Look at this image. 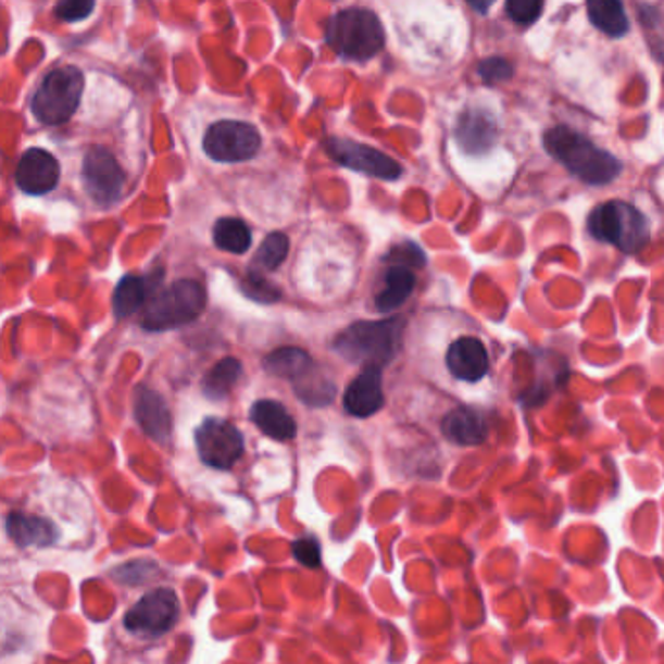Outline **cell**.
<instances>
[{"label":"cell","mask_w":664,"mask_h":664,"mask_svg":"<svg viewBox=\"0 0 664 664\" xmlns=\"http://www.w3.org/2000/svg\"><path fill=\"white\" fill-rule=\"evenodd\" d=\"M327 43L348 61H367L385 46V29L372 10H340L328 20Z\"/></svg>","instance_id":"277c9868"},{"label":"cell","mask_w":664,"mask_h":664,"mask_svg":"<svg viewBox=\"0 0 664 664\" xmlns=\"http://www.w3.org/2000/svg\"><path fill=\"white\" fill-rule=\"evenodd\" d=\"M204 308L206 291L202 284L183 278L165 288H154L146 301L140 325L150 333L172 330L197 321Z\"/></svg>","instance_id":"3957f363"},{"label":"cell","mask_w":664,"mask_h":664,"mask_svg":"<svg viewBox=\"0 0 664 664\" xmlns=\"http://www.w3.org/2000/svg\"><path fill=\"white\" fill-rule=\"evenodd\" d=\"M404 327L402 317L358 321L335 338L333 350L350 364L381 369L399 354Z\"/></svg>","instance_id":"6da1fadb"},{"label":"cell","mask_w":664,"mask_h":664,"mask_svg":"<svg viewBox=\"0 0 664 664\" xmlns=\"http://www.w3.org/2000/svg\"><path fill=\"white\" fill-rule=\"evenodd\" d=\"M446 362L451 375L464 383L480 381L490 369L488 350L474 337L456 338L447 350Z\"/></svg>","instance_id":"4fadbf2b"},{"label":"cell","mask_w":664,"mask_h":664,"mask_svg":"<svg viewBox=\"0 0 664 664\" xmlns=\"http://www.w3.org/2000/svg\"><path fill=\"white\" fill-rule=\"evenodd\" d=\"M263 365L266 374L293 383L298 377L305 374L308 369H311L315 362H313V358L305 350L288 347L278 348V350L271 352V354L264 358Z\"/></svg>","instance_id":"603a6c76"},{"label":"cell","mask_w":664,"mask_h":664,"mask_svg":"<svg viewBox=\"0 0 664 664\" xmlns=\"http://www.w3.org/2000/svg\"><path fill=\"white\" fill-rule=\"evenodd\" d=\"M243 372V365L236 358H224L202 379V392L210 401H222L236 387Z\"/></svg>","instance_id":"d4e9b609"},{"label":"cell","mask_w":664,"mask_h":664,"mask_svg":"<svg viewBox=\"0 0 664 664\" xmlns=\"http://www.w3.org/2000/svg\"><path fill=\"white\" fill-rule=\"evenodd\" d=\"M589 231L594 239L618 247L624 253H637L649 239V220L643 212L624 201L599 204L589 216Z\"/></svg>","instance_id":"5b68a950"},{"label":"cell","mask_w":664,"mask_h":664,"mask_svg":"<svg viewBox=\"0 0 664 664\" xmlns=\"http://www.w3.org/2000/svg\"><path fill=\"white\" fill-rule=\"evenodd\" d=\"M7 533L14 540V544H18L20 548L51 547L59 538L55 523H51L46 517L22 513V511L10 513L7 519Z\"/></svg>","instance_id":"e0dca14e"},{"label":"cell","mask_w":664,"mask_h":664,"mask_svg":"<svg viewBox=\"0 0 664 664\" xmlns=\"http://www.w3.org/2000/svg\"><path fill=\"white\" fill-rule=\"evenodd\" d=\"M61 179V165L55 155L43 148H32L20 158L16 185L32 197L53 191Z\"/></svg>","instance_id":"7c38bea8"},{"label":"cell","mask_w":664,"mask_h":664,"mask_svg":"<svg viewBox=\"0 0 664 664\" xmlns=\"http://www.w3.org/2000/svg\"><path fill=\"white\" fill-rule=\"evenodd\" d=\"M135 418L146 436L158 443H165L172 437V412L164 397L154 389L138 387L135 392Z\"/></svg>","instance_id":"5bb4252c"},{"label":"cell","mask_w":664,"mask_h":664,"mask_svg":"<svg viewBox=\"0 0 664 664\" xmlns=\"http://www.w3.org/2000/svg\"><path fill=\"white\" fill-rule=\"evenodd\" d=\"M84 74L76 66H59L47 74L32 98L34 117L57 127L73 117L83 100Z\"/></svg>","instance_id":"8992f818"},{"label":"cell","mask_w":664,"mask_h":664,"mask_svg":"<svg viewBox=\"0 0 664 664\" xmlns=\"http://www.w3.org/2000/svg\"><path fill=\"white\" fill-rule=\"evenodd\" d=\"M496 138H498V125L486 111H464L456 121L455 140L464 154H486L491 150V146L496 145Z\"/></svg>","instance_id":"2e32d148"},{"label":"cell","mask_w":664,"mask_h":664,"mask_svg":"<svg viewBox=\"0 0 664 664\" xmlns=\"http://www.w3.org/2000/svg\"><path fill=\"white\" fill-rule=\"evenodd\" d=\"M385 404L383 375L379 367H364V372L348 385L344 410L355 418H369Z\"/></svg>","instance_id":"9a60e30c"},{"label":"cell","mask_w":664,"mask_h":664,"mask_svg":"<svg viewBox=\"0 0 664 664\" xmlns=\"http://www.w3.org/2000/svg\"><path fill=\"white\" fill-rule=\"evenodd\" d=\"M293 385V392L301 402L308 406H327L337 397V385L325 375L317 364L308 369L305 374L298 377Z\"/></svg>","instance_id":"7402d4cb"},{"label":"cell","mask_w":664,"mask_h":664,"mask_svg":"<svg viewBox=\"0 0 664 664\" xmlns=\"http://www.w3.org/2000/svg\"><path fill=\"white\" fill-rule=\"evenodd\" d=\"M478 74L483 76L484 83H503V80H510L513 76V66H511L510 61H505L501 57H491V59H486L480 63Z\"/></svg>","instance_id":"1f68e13d"},{"label":"cell","mask_w":664,"mask_h":664,"mask_svg":"<svg viewBox=\"0 0 664 664\" xmlns=\"http://www.w3.org/2000/svg\"><path fill=\"white\" fill-rule=\"evenodd\" d=\"M83 181L96 204L111 206L121 199L125 187V172L115 155L103 146H93L84 155Z\"/></svg>","instance_id":"8fae6325"},{"label":"cell","mask_w":664,"mask_h":664,"mask_svg":"<svg viewBox=\"0 0 664 664\" xmlns=\"http://www.w3.org/2000/svg\"><path fill=\"white\" fill-rule=\"evenodd\" d=\"M587 12L594 28L610 37L628 34L629 20L622 0H587Z\"/></svg>","instance_id":"cb8c5ba5"},{"label":"cell","mask_w":664,"mask_h":664,"mask_svg":"<svg viewBox=\"0 0 664 664\" xmlns=\"http://www.w3.org/2000/svg\"><path fill=\"white\" fill-rule=\"evenodd\" d=\"M179 618V601L172 589H154L125 614V628L137 636L160 637Z\"/></svg>","instance_id":"9c48e42d"},{"label":"cell","mask_w":664,"mask_h":664,"mask_svg":"<svg viewBox=\"0 0 664 664\" xmlns=\"http://www.w3.org/2000/svg\"><path fill=\"white\" fill-rule=\"evenodd\" d=\"M212 236L218 249L234 255H243L253 246L251 229L239 218H220Z\"/></svg>","instance_id":"484cf974"},{"label":"cell","mask_w":664,"mask_h":664,"mask_svg":"<svg viewBox=\"0 0 664 664\" xmlns=\"http://www.w3.org/2000/svg\"><path fill=\"white\" fill-rule=\"evenodd\" d=\"M96 9V0H59L55 7L57 18L63 22H83Z\"/></svg>","instance_id":"f546056e"},{"label":"cell","mask_w":664,"mask_h":664,"mask_svg":"<svg viewBox=\"0 0 664 664\" xmlns=\"http://www.w3.org/2000/svg\"><path fill=\"white\" fill-rule=\"evenodd\" d=\"M251 419L264 436L273 437L276 441H291L298 436V424L291 418L290 412L278 401H256L251 406Z\"/></svg>","instance_id":"d6986e66"},{"label":"cell","mask_w":664,"mask_h":664,"mask_svg":"<svg viewBox=\"0 0 664 664\" xmlns=\"http://www.w3.org/2000/svg\"><path fill=\"white\" fill-rule=\"evenodd\" d=\"M544 9V0H508L505 10L513 22L521 26L535 24Z\"/></svg>","instance_id":"f1b7e54d"},{"label":"cell","mask_w":664,"mask_h":664,"mask_svg":"<svg viewBox=\"0 0 664 664\" xmlns=\"http://www.w3.org/2000/svg\"><path fill=\"white\" fill-rule=\"evenodd\" d=\"M293 557L305 567H318L321 565V544L317 538H300L293 542Z\"/></svg>","instance_id":"d6a6232c"},{"label":"cell","mask_w":664,"mask_h":664,"mask_svg":"<svg viewBox=\"0 0 664 664\" xmlns=\"http://www.w3.org/2000/svg\"><path fill=\"white\" fill-rule=\"evenodd\" d=\"M195 446L204 464L229 471L246 453L243 434L228 419L206 418L195 431Z\"/></svg>","instance_id":"ba28073f"},{"label":"cell","mask_w":664,"mask_h":664,"mask_svg":"<svg viewBox=\"0 0 664 664\" xmlns=\"http://www.w3.org/2000/svg\"><path fill=\"white\" fill-rule=\"evenodd\" d=\"M290 251V239L283 231H274L271 236L264 237L263 243L256 249L253 268L259 273L276 271L286 261Z\"/></svg>","instance_id":"4316f807"},{"label":"cell","mask_w":664,"mask_h":664,"mask_svg":"<svg viewBox=\"0 0 664 664\" xmlns=\"http://www.w3.org/2000/svg\"><path fill=\"white\" fill-rule=\"evenodd\" d=\"M325 150L337 164L360 174L372 175L385 181H394L402 175V165L392 160L391 155L383 154L381 150L360 145L350 138H327Z\"/></svg>","instance_id":"30bf717a"},{"label":"cell","mask_w":664,"mask_h":664,"mask_svg":"<svg viewBox=\"0 0 664 664\" xmlns=\"http://www.w3.org/2000/svg\"><path fill=\"white\" fill-rule=\"evenodd\" d=\"M466 2H468V4H471V7L476 10V12H480V14H486V12H488V10L493 7V2H496V0H466Z\"/></svg>","instance_id":"836d02e7"},{"label":"cell","mask_w":664,"mask_h":664,"mask_svg":"<svg viewBox=\"0 0 664 664\" xmlns=\"http://www.w3.org/2000/svg\"><path fill=\"white\" fill-rule=\"evenodd\" d=\"M155 286V284H154ZM152 278L127 274L115 288L113 293V311L118 318H127L135 315L138 310H142L150 293L154 291Z\"/></svg>","instance_id":"44dd1931"},{"label":"cell","mask_w":664,"mask_h":664,"mask_svg":"<svg viewBox=\"0 0 664 664\" xmlns=\"http://www.w3.org/2000/svg\"><path fill=\"white\" fill-rule=\"evenodd\" d=\"M202 146L214 162L237 164L255 158L261 150V135L243 121H218L206 130Z\"/></svg>","instance_id":"52a82bcc"},{"label":"cell","mask_w":664,"mask_h":664,"mask_svg":"<svg viewBox=\"0 0 664 664\" xmlns=\"http://www.w3.org/2000/svg\"><path fill=\"white\" fill-rule=\"evenodd\" d=\"M385 261H391L392 264H401V266H409V268H419L426 264V255L424 251L419 249L416 243H401V246L392 247L391 253L385 256Z\"/></svg>","instance_id":"4dcf8cb0"},{"label":"cell","mask_w":664,"mask_h":664,"mask_svg":"<svg viewBox=\"0 0 664 664\" xmlns=\"http://www.w3.org/2000/svg\"><path fill=\"white\" fill-rule=\"evenodd\" d=\"M544 148L569 174L589 185H606L614 181L622 172L618 158L564 125L547 130Z\"/></svg>","instance_id":"7a4b0ae2"},{"label":"cell","mask_w":664,"mask_h":664,"mask_svg":"<svg viewBox=\"0 0 664 664\" xmlns=\"http://www.w3.org/2000/svg\"><path fill=\"white\" fill-rule=\"evenodd\" d=\"M443 436L455 446H480L488 437V424L483 412L473 406H459L446 414L441 422Z\"/></svg>","instance_id":"ac0fdd59"},{"label":"cell","mask_w":664,"mask_h":664,"mask_svg":"<svg viewBox=\"0 0 664 664\" xmlns=\"http://www.w3.org/2000/svg\"><path fill=\"white\" fill-rule=\"evenodd\" d=\"M416 286V276L409 266L392 264L383 276V288L375 296V308L379 313H392L406 303Z\"/></svg>","instance_id":"ffe728a7"},{"label":"cell","mask_w":664,"mask_h":664,"mask_svg":"<svg viewBox=\"0 0 664 664\" xmlns=\"http://www.w3.org/2000/svg\"><path fill=\"white\" fill-rule=\"evenodd\" d=\"M241 291L249 300L259 301V303H276L283 298V291L278 290L271 280H266L263 274L255 268L241 280Z\"/></svg>","instance_id":"83f0119b"}]
</instances>
